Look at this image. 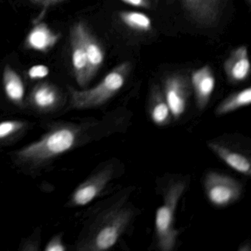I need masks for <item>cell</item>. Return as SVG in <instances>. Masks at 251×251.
<instances>
[{"instance_id": "6da1fadb", "label": "cell", "mask_w": 251, "mask_h": 251, "mask_svg": "<svg viewBox=\"0 0 251 251\" xmlns=\"http://www.w3.org/2000/svg\"><path fill=\"white\" fill-rule=\"evenodd\" d=\"M134 217L133 205L119 201L104 211L92 225L79 249L103 251L116 245Z\"/></svg>"}, {"instance_id": "7a4b0ae2", "label": "cell", "mask_w": 251, "mask_h": 251, "mask_svg": "<svg viewBox=\"0 0 251 251\" xmlns=\"http://www.w3.org/2000/svg\"><path fill=\"white\" fill-rule=\"evenodd\" d=\"M78 129L63 126L52 128L40 139L22 148L16 154L20 162L40 165L73 149L78 139Z\"/></svg>"}, {"instance_id": "3957f363", "label": "cell", "mask_w": 251, "mask_h": 251, "mask_svg": "<svg viewBox=\"0 0 251 251\" xmlns=\"http://www.w3.org/2000/svg\"><path fill=\"white\" fill-rule=\"evenodd\" d=\"M131 70V64L125 61L114 67L95 87L77 90L69 87L70 102L75 109H88L103 105L124 86Z\"/></svg>"}, {"instance_id": "277c9868", "label": "cell", "mask_w": 251, "mask_h": 251, "mask_svg": "<svg viewBox=\"0 0 251 251\" xmlns=\"http://www.w3.org/2000/svg\"><path fill=\"white\" fill-rule=\"evenodd\" d=\"M186 187V182L183 180L171 183L164 193V203L157 210L155 235L157 245L161 251H171L176 246L178 231L175 226V214Z\"/></svg>"}, {"instance_id": "5b68a950", "label": "cell", "mask_w": 251, "mask_h": 251, "mask_svg": "<svg viewBox=\"0 0 251 251\" xmlns=\"http://www.w3.org/2000/svg\"><path fill=\"white\" fill-rule=\"evenodd\" d=\"M205 195L219 208L231 205L240 198L242 185L236 179L217 172H208L204 178Z\"/></svg>"}, {"instance_id": "8992f818", "label": "cell", "mask_w": 251, "mask_h": 251, "mask_svg": "<svg viewBox=\"0 0 251 251\" xmlns=\"http://www.w3.org/2000/svg\"><path fill=\"white\" fill-rule=\"evenodd\" d=\"M172 117L178 120L184 114L192 92L190 77L184 74L174 73L164 80L162 89Z\"/></svg>"}, {"instance_id": "52a82bcc", "label": "cell", "mask_w": 251, "mask_h": 251, "mask_svg": "<svg viewBox=\"0 0 251 251\" xmlns=\"http://www.w3.org/2000/svg\"><path fill=\"white\" fill-rule=\"evenodd\" d=\"M114 167L107 164L79 185L70 200L71 206H83L100 195L114 177Z\"/></svg>"}, {"instance_id": "ba28073f", "label": "cell", "mask_w": 251, "mask_h": 251, "mask_svg": "<svg viewBox=\"0 0 251 251\" xmlns=\"http://www.w3.org/2000/svg\"><path fill=\"white\" fill-rule=\"evenodd\" d=\"M187 15L202 27L214 26L220 19L223 0H180Z\"/></svg>"}, {"instance_id": "9c48e42d", "label": "cell", "mask_w": 251, "mask_h": 251, "mask_svg": "<svg viewBox=\"0 0 251 251\" xmlns=\"http://www.w3.org/2000/svg\"><path fill=\"white\" fill-rule=\"evenodd\" d=\"M70 45L73 71L76 81L80 87H86L89 83L88 61L80 30V22L75 24L70 30Z\"/></svg>"}, {"instance_id": "30bf717a", "label": "cell", "mask_w": 251, "mask_h": 251, "mask_svg": "<svg viewBox=\"0 0 251 251\" xmlns=\"http://www.w3.org/2000/svg\"><path fill=\"white\" fill-rule=\"evenodd\" d=\"M29 105L41 112H49L60 106L63 95L60 89L49 82H42L33 87L27 98Z\"/></svg>"}, {"instance_id": "8fae6325", "label": "cell", "mask_w": 251, "mask_h": 251, "mask_svg": "<svg viewBox=\"0 0 251 251\" xmlns=\"http://www.w3.org/2000/svg\"><path fill=\"white\" fill-rule=\"evenodd\" d=\"M189 77L197 107L200 111H203L215 89L216 79L212 69L210 66H203L195 70Z\"/></svg>"}, {"instance_id": "7c38bea8", "label": "cell", "mask_w": 251, "mask_h": 251, "mask_svg": "<svg viewBox=\"0 0 251 251\" xmlns=\"http://www.w3.org/2000/svg\"><path fill=\"white\" fill-rule=\"evenodd\" d=\"M224 71L232 84L245 82L251 75V63L246 46L238 47L232 50L224 63Z\"/></svg>"}, {"instance_id": "4fadbf2b", "label": "cell", "mask_w": 251, "mask_h": 251, "mask_svg": "<svg viewBox=\"0 0 251 251\" xmlns=\"http://www.w3.org/2000/svg\"><path fill=\"white\" fill-rule=\"evenodd\" d=\"M208 147L230 168L244 176H251L250 157L239 151V150L230 148L227 144L216 140L208 142Z\"/></svg>"}, {"instance_id": "5bb4252c", "label": "cell", "mask_w": 251, "mask_h": 251, "mask_svg": "<svg viewBox=\"0 0 251 251\" xmlns=\"http://www.w3.org/2000/svg\"><path fill=\"white\" fill-rule=\"evenodd\" d=\"M80 30L87 56L88 78L90 82L103 64L105 52L99 41L82 22H80Z\"/></svg>"}, {"instance_id": "9a60e30c", "label": "cell", "mask_w": 251, "mask_h": 251, "mask_svg": "<svg viewBox=\"0 0 251 251\" xmlns=\"http://www.w3.org/2000/svg\"><path fill=\"white\" fill-rule=\"evenodd\" d=\"M61 39V34L55 33L44 23L35 25L27 35L25 47L28 49L41 52H48L52 50Z\"/></svg>"}, {"instance_id": "2e32d148", "label": "cell", "mask_w": 251, "mask_h": 251, "mask_svg": "<svg viewBox=\"0 0 251 251\" xmlns=\"http://www.w3.org/2000/svg\"><path fill=\"white\" fill-rule=\"evenodd\" d=\"M148 112L152 123L159 127L168 126L173 120L170 107L164 98L162 89L158 85H154L151 89Z\"/></svg>"}, {"instance_id": "e0dca14e", "label": "cell", "mask_w": 251, "mask_h": 251, "mask_svg": "<svg viewBox=\"0 0 251 251\" xmlns=\"http://www.w3.org/2000/svg\"><path fill=\"white\" fill-rule=\"evenodd\" d=\"M2 83L8 100L15 105H23L25 92L24 83L20 75L9 65L5 66L4 69Z\"/></svg>"}, {"instance_id": "ac0fdd59", "label": "cell", "mask_w": 251, "mask_h": 251, "mask_svg": "<svg viewBox=\"0 0 251 251\" xmlns=\"http://www.w3.org/2000/svg\"><path fill=\"white\" fill-rule=\"evenodd\" d=\"M251 102V88L248 87L231 94L223 100L215 108V114L218 117L226 115L239 108L248 106Z\"/></svg>"}, {"instance_id": "d6986e66", "label": "cell", "mask_w": 251, "mask_h": 251, "mask_svg": "<svg viewBox=\"0 0 251 251\" xmlns=\"http://www.w3.org/2000/svg\"><path fill=\"white\" fill-rule=\"evenodd\" d=\"M120 21L128 28L139 32L147 33L152 28L151 19L147 14L139 11H123L119 13Z\"/></svg>"}, {"instance_id": "ffe728a7", "label": "cell", "mask_w": 251, "mask_h": 251, "mask_svg": "<svg viewBox=\"0 0 251 251\" xmlns=\"http://www.w3.org/2000/svg\"><path fill=\"white\" fill-rule=\"evenodd\" d=\"M25 123L21 120H7L0 123V140L14 136L25 127Z\"/></svg>"}, {"instance_id": "44dd1931", "label": "cell", "mask_w": 251, "mask_h": 251, "mask_svg": "<svg viewBox=\"0 0 251 251\" xmlns=\"http://www.w3.org/2000/svg\"><path fill=\"white\" fill-rule=\"evenodd\" d=\"M46 251H64L67 250L61 234L56 235L50 239L45 247Z\"/></svg>"}, {"instance_id": "7402d4cb", "label": "cell", "mask_w": 251, "mask_h": 251, "mask_svg": "<svg viewBox=\"0 0 251 251\" xmlns=\"http://www.w3.org/2000/svg\"><path fill=\"white\" fill-rule=\"evenodd\" d=\"M49 75V69L45 65H36L29 70L28 75L33 80L42 79Z\"/></svg>"}, {"instance_id": "603a6c76", "label": "cell", "mask_w": 251, "mask_h": 251, "mask_svg": "<svg viewBox=\"0 0 251 251\" xmlns=\"http://www.w3.org/2000/svg\"><path fill=\"white\" fill-rule=\"evenodd\" d=\"M30 1L33 3L42 7V9H43L42 10V14H41V17H42V15L45 14L46 11H48L50 7L62 3L67 0H30Z\"/></svg>"}, {"instance_id": "cb8c5ba5", "label": "cell", "mask_w": 251, "mask_h": 251, "mask_svg": "<svg viewBox=\"0 0 251 251\" xmlns=\"http://www.w3.org/2000/svg\"><path fill=\"white\" fill-rule=\"evenodd\" d=\"M120 1L130 6L146 8V9L152 8L154 2V0H120Z\"/></svg>"}, {"instance_id": "d4e9b609", "label": "cell", "mask_w": 251, "mask_h": 251, "mask_svg": "<svg viewBox=\"0 0 251 251\" xmlns=\"http://www.w3.org/2000/svg\"><path fill=\"white\" fill-rule=\"evenodd\" d=\"M246 245V246L250 247V244L249 243H248V245ZM243 246H244V245H243ZM239 251H245V247L244 246L243 248H239ZM248 251H251V248H248Z\"/></svg>"}, {"instance_id": "484cf974", "label": "cell", "mask_w": 251, "mask_h": 251, "mask_svg": "<svg viewBox=\"0 0 251 251\" xmlns=\"http://www.w3.org/2000/svg\"><path fill=\"white\" fill-rule=\"evenodd\" d=\"M247 1H248V2H251V0H247Z\"/></svg>"}]
</instances>
